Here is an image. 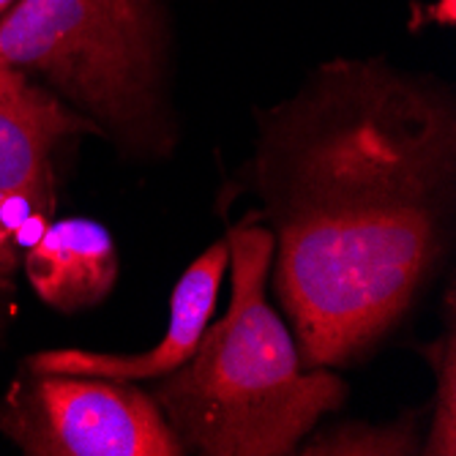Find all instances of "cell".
<instances>
[{"mask_svg": "<svg viewBox=\"0 0 456 456\" xmlns=\"http://www.w3.org/2000/svg\"><path fill=\"white\" fill-rule=\"evenodd\" d=\"M38 375L17 383L0 410V432L25 453L47 456H175L181 440L153 396L129 380Z\"/></svg>", "mask_w": 456, "mask_h": 456, "instance_id": "cell-4", "label": "cell"}, {"mask_svg": "<svg viewBox=\"0 0 456 456\" xmlns=\"http://www.w3.org/2000/svg\"><path fill=\"white\" fill-rule=\"evenodd\" d=\"M232 298L202 330L194 355L161 378L153 399L183 451L279 456L296 451L320 416L345 399L328 369L304 371L284 322L265 301L276 238L263 227L230 232Z\"/></svg>", "mask_w": 456, "mask_h": 456, "instance_id": "cell-2", "label": "cell"}, {"mask_svg": "<svg viewBox=\"0 0 456 456\" xmlns=\"http://www.w3.org/2000/svg\"><path fill=\"white\" fill-rule=\"evenodd\" d=\"M304 453H419V437L410 421L388 427L342 424L309 440Z\"/></svg>", "mask_w": 456, "mask_h": 456, "instance_id": "cell-8", "label": "cell"}, {"mask_svg": "<svg viewBox=\"0 0 456 456\" xmlns=\"http://www.w3.org/2000/svg\"><path fill=\"white\" fill-rule=\"evenodd\" d=\"M453 164V104L375 61L320 69L268 115L257 173L304 366H342L404 317L443 255Z\"/></svg>", "mask_w": 456, "mask_h": 456, "instance_id": "cell-1", "label": "cell"}, {"mask_svg": "<svg viewBox=\"0 0 456 456\" xmlns=\"http://www.w3.org/2000/svg\"><path fill=\"white\" fill-rule=\"evenodd\" d=\"M17 268V243L12 232L0 227V293L12 287V273Z\"/></svg>", "mask_w": 456, "mask_h": 456, "instance_id": "cell-10", "label": "cell"}, {"mask_svg": "<svg viewBox=\"0 0 456 456\" xmlns=\"http://www.w3.org/2000/svg\"><path fill=\"white\" fill-rule=\"evenodd\" d=\"M9 4H12V0H0V14H4V12L9 9Z\"/></svg>", "mask_w": 456, "mask_h": 456, "instance_id": "cell-12", "label": "cell"}, {"mask_svg": "<svg viewBox=\"0 0 456 456\" xmlns=\"http://www.w3.org/2000/svg\"><path fill=\"white\" fill-rule=\"evenodd\" d=\"M77 132L99 126L61 99L33 86L28 74L0 66V227L17 232L25 222H47L55 211L53 148Z\"/></svg>", "mask_w": 456, "mask_h": 456, "instance_id": "cell-5", "label": "cell"}, {"mask_svg": "<svg viewBox=\"0 0 456 456\" xmlns=\"http://www.w3.org/2000/svg\"><path fill=\"white\" fill-rule=\"evenodd\" d=\"M33 289L61 312L99 304L115 284L118 257L110 232L88 219L47 224L25 257Z\"/></svg>", "mask_w": 456, "mask_h": 456, "instance_id": "cell-7", "label": "cell"}, {"mask_svg": "<svg viewBox=\"0 0 456 456\" xmlns=\"http://www.w3.org/2000/svg\"><path fill=\"white\" fill-rule=\"evenodd\" d=\"M429 20L435 22H453V0H443L429 9Z\"/></svg>", "mask_w": 456, "mask_h": 456, "instance_id": "cell-11", "label": "cell"}, {"mask_svg": "<svg viewBox=\"0 0 456 456\" xmlns=\"http://www.w3.org/2000/svg\"><path fill=\"white\" fill-rule=\"evenodd\" d=\"M230 265V243L219 240L208 252L200 255L181 281L173 289L170 304V325L164 339L137 355H112V353H88V350H53L41 353L28 361L30 371L41 375H96V378H115V380H148L164 378L183 366L197 345L202 330L208 328V320L216 306L219 284Z\"/></svg>", "mask_w": 456, "mask_h": 456, "instance_id": "cell-6", "label": "cell"}, {"mask_svg": "<svg viewBox=\"0 0 456 456\" xmlns=\"http://www.w3.org/2000/svg\"><path fill=\"white\" fill-rule=\"evenodd\" d=\"M0 66L45 77L94 123L140 137L156 110L153 0H20L0 20Z\"/></svg>", "mask_w": 456, "mask_h": 456, "instance_id": "cell-3", "label": "cell"}, {"mask_svg": "<svg viewBox=\"0 0 456 456\" xmlns=\"http://www.w3.org/2000/svg\"><path fill=\"white\" fill-rule=\"evenodd\" d=\"M437 371V404H435V424H432V437L427 443L424 453H456V347H453V334L445 339H437L432 347L424 350Z\"/></svg>", "mask_w": 456, "mask_h": 456, "instance_id": "cell-9", "label": "cell"}]
</instances>
